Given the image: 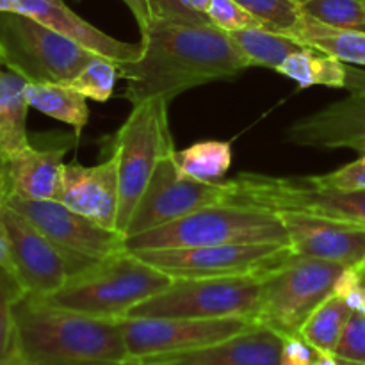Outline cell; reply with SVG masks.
I'll list each match as a JSON object with an SVG mask.
<instances>
[{"label": "cell", "instance_id": "6da1fadb", "mask_svg": "<svg viewBox=\"0 0 365 365\" xmlns=\"http://www.w3.org/2000/svg\"><path fill=\"white\" fill-rule=\"evenodd\" d=\"M141 45L138 59L120 64V78L127 82L123 96L132 106L152 98L171 102L189 89L248 70L228 32L212 24L152 21Z\"/></svg>", "mask_w": 365, "mask_h": 365}, {"label": "cell", "instance_id": "60d3db41", "mask_svg": "<svg viewBox=\"0 0 365 365\" xmlns=\"http://www.w3.org/2000/svg\"><path fill=\"white\" fill-rule=\"evenodd\" d=\"M312 365H341V360L334 353H317Z\"/></svg>", "mask_w": 365, "mask_h": 365}, {"label": "cell", "instance_id": "5b68a950", "mask_svg": "<svg viewBox=\"0 0 365 365\" xmlns=\"http://www.w3.org/2000/svg\"><path fill=\"white\" fill-rule=\"evenodd\" d=\"M232 203L273 212H298L365 228V189L346 191L314 177H274L245 171L232 178Z\"/></svg>", "mask_w": 365, "mask_h": 365}, {"label": "cell", "instance_id": "4fadbf2b", "mask_svg": "<svg viewBox=\"0 0 365 365\" xmlns=\"http://www.w3.org/2000/svg\"><path fill=\"white\" fill-rule=\"evenodd\" d=\"M13 257V271L27 294L50 296L68 278L95 260L77 259L50 241L27 217L6 203L2 209Z\"/></svg>", "mask_w": 365, "mask_h": 365}, {"label": "cell", "instance_id": "7bdbcfd3", "mask_svg": "<svg viewBox=\"0 0 365 365\" xmlns=\"http://www.w3.org/2000/svg\"><path fill=\"white\" fill-rule=\"evenodd\" d=\"M14 0H0V13H13Z\"/></svg>", "mask_w": 365, "mask_h": 365}, {"label": "cell", "instance_id": "ffe728a7", "mask_svg": "<svg viewBox=\"0 0 365 365\" xmlns=\"http://www.w3.org/2000/svg\"><path fill=\"white\" fill-rule=\"evenodd\" d=\"M64 148L41 150L25 146L7 159L11 196L24 200H56L63 173Z\"/></svg>", "mask_w": 365, "mask_h": 365}, {"label": "cell", "instance_id": "52a82bcc", "mask_svg": "<svg viewBox=\"0 0 365 365\" xmlns=\"http://www.w3.org/2000/svg\"><path fill=\"white\" fill-rule=\"evenodd\" d=\"M344 266L289 253L262 274V296L255 321L282 337L296 335L317 305L334 294Z\"/></svg>", "mask_w": 365, "mask_h": 365}, {"label": "cell", "instance_id": "4dcf8cb0", "mask_svg": "<svg viewBox=\"0 0 365 365\" xmlns=\"http://www.w3.org/2000/svg\"><path fill=\"white\" fill-rule=\"evenodd\" d=\"M246 11L259 18L266 29L274 32H285L294 27L296 21L302 18V6L292 0H235Z\"/></svg>", "mask_w": 365, "mask_h": 365}, {"label": "cell", "instance_id": "f6af8a7d", "mask_svg": "<svg viewBox=\"0 0 365 365\" xmlns=\"http://www.w3.org/2000/svg\"><path fill=\"white\" fill-rule=\"evenodd\" d=\"M341 360V359H339ZM341 365H365V364H359V362H348V360H341Z\"/></svg>", "mask_w": 365, "mask_h": 365}, {"label": "cell", "instance_id": "4316f807", "mask_svg": "<svg viewBox=\"0 0 365 365\" xmlns=\"http://www.w3.org/2000/svg\"><path fill=\"white\" fill-rule=\"evenodd\" d=\"M349 307L337 294H330L316 307L299 328L298 335L317 353H334L348 321Z\"/></svg>", "mask_w": 365, "mask_h": 365}, {"label": "cell", "instance_id": "d6986e66", "mask_svg": "<svg viewBox=\"0 0 365 365\" xmlns=\"http://www.w3.org/2000/svg\"><path fill=\"white\" fill-rule=\"evenodd\" d=\"M282 344L284 337L278 331L255 323L248 330L207 348L138 360L168 365H280Z\"/></svg>", "mask_w": 365, "mask_h": 365}, {"label": "cell", "instance_id": "7a4b0ae2", "mask_svg": "<svg viewBox=\"0 0 365 365\" xmlns=\"http://www.w3.org/2000/svg\"><path fill=\"white\" fill-rule=\"evenodd\" d=\"M14 365H120L128 359L120 319L59 309L25 294L14 307Z\"/></svg>", "mask_w": 365, "mask_h": 365}, {"label": "cell", "instance_id": "7dc6e473", "mask_svg": "<svg viewBox=\"0 0 365 365\" xmlns=\"http://www.w3.org/2000/svg\"><path fill=\"white\" fill-rule=\"evenodd\" d=\"M360 269H362V274H364V280H365V266H364V267H360Z\"/></svg>", "mask_w": 365, "mask_h": 365}, {"label": "cell", "instance_id": "2e32d148", "mask_svg": "<svg viewBox=\"0 0 365 365\" xmlns=\"http://www.w3.org/2000/svg\"><path fill=\"white\" fill-rule=\"evenodd\" d=\"M287 143L309 148H351L365 152V86L323 109L292 121Z\"/></svg>", "mask_w": 365, "mask_h": 365}, {"label": "cell", "instance_id": "8992f818", "mask_svg": "<svg viewBox=\"0 0 365 365\" xmlns=\"http://www.w3.org/2000/svg\"><path fill=\"white\" fill-rule=\"evenodd\" d=\"M168 103L164 98L135 103L113 139V155L116 157L120 182L116 230L123 235L157 164L175 152Z\"/></svg>", "mask_w": 365, "mask_h": 365}, {"label": "cell", "instance_id": "cb8c5ba5", "mask_svg": "<svg viewBox=\"0 0 365 365\" xmlns=\"http://www.w3.org/2000/svg\"><path fill=\"white\" fill-rule=\"evenodd\" d=\"M29 106L57 121L71 125L75 135H81L89 120L88 98L66 84L56 82H27Z\"/></svg>", "mask_w": 365, "mask_h": 365}, {"label": "cell", "instance_id": "8d00e7d4", "mask_svg": "<svg viewBox=\"0 0 365 365\" xmlns=\"http://www.w3.org/2000/svg\"><path fill=\"white\" fill-rule=\"evenodd\" d=\"M316 356V349L309 342L303 341L298 334L284 337L280 365H312Z\"/></svg>", "mask_w": 365, "mask_h": 365}, {"label": "cell", "instance_id": "836d02e7", "mask_svg": "<svg viewBox=\"0 0 365 365\" xmlns=\"http://www.w3.org/2000/svg\"><path fill=\"white\" fill-rule=\"evenodd\" d=\"M334 294L342 298L349 310L365 312V280L360 267H344L341 277L337 278Z\"/></svg>", "mask_w": 365, "mask_h": 365}, {"label": "cell", "instance_id": "5bb4252c", "mask_svg": "<svg viewBox=\"0 0 365 365\" xmlns=\"http://www.w3.org/2000/svg\"><path fill=\"white\" fill-rule=\"evenodd\" d=\"M7 203L77 259L102 260L125 250L123 234L93 223L57 200H24L9 195Z\"/></svg>", "mask_w": 365, "mask_h": 365}, {"label": "cell", "instance_id": "ee69618b", "mask_svg": "<svg viewBox=\"0 0 365 365\" xmlns=\"http://www.w3.org/2000/svg\"><path fill=\"white\" fill-rule=\"evenodd\" d=\"M120 365H168V364H157V362H145V360L138 359H127L123 364Z\"/></svg>", "mask_w": 365, "mask_h": 365}, {"label": "cell", "instance_id": "681fc988", "mask_svg": "<svg viewBox=\"0 0 365 365\" xmlns=\"http://www.w3.org/2000/svg\"><path fill=\"white\" fill-rule=\"evenodd\" d=\"M0 365H6V364H0Z\"/></svg>", "mask_w": 365, "mask_h": 365}, {"label": "cell", "instance_id": "d590c367", "mask_svg": "<svg viewBox=\"0 0 365 365\" xmlns=\"http://www.w3.org/2000/svg\"><path fill=\"white\" fill-rule=\"evenodd\" d=\"M152 21H182V24H210L203 14L187 9L180 0H148Z\"/></svg>", "mask_w": 365, "mask_h": 365}, {"label": "cell", "instance_id": "f546056e", "mask_svg": "<svg viewBox=\"0 0 365 365\" xmlns=\"http://www.w3.org/2000/svg\"><path fill=\"white\" fill-rule=\"evenodd\" d=\"M302 11L330 27L365 32V0H310Z\"/></svg>", "mask_w": 365, "mask_h": 365}, {"label": "cell", "instance_id": "f35d334b", "mask_svg": "<svg viewBox=\"0 0 365 365\" xmlns=\"http://www.w3.org/2000/svg\"><path fill=\"white\" fill-rule=\"evenodd\" d=\"M125 6L130 9V13L134 14L135 21H138L139 32H146L148 27L152 25V13H150L148 0H121Z\"/></svg>", "mask_w": 365, "mask_h": 365}, {"label": "cell", "instance_id": "ab89813d", "mask_svg": "<svg viewBox=\"0 0 365 365\" xmlns=\"http://www.w3.org/2000/svg\"><path fill=\"white\" fill-rule=\"evenodd\" d=\"M182 4H184L187 9L195 11V13L198 14H203V16H207V9H209L210 6V0H180Z\"/></svg>", "mask_w": 365, "mask_h": 365}, {"label": "cell", "instance_id": "7c38bea8", "mask_svg": "<svg viewBox=\"0 0 365 365\" xmlns=\"http://www.w3.org/2000/svg\"><path fill=\"white\" fill-rule=\"evenodd\" d=\"M248 317L185 319V317H121L128 359L195 351L234 337L255 324Z\"/></svg>", "mask_w": 365, "mask_h": 365}, {"label": "cell", "instance_id": "b9f144b4", "mask_svg": "<svg viewBox=\"0 0 365 365\" xmlns=\"http://www.w3.org/2000/svg\"><path fill=\"white\" fill-rule=\"evenodd\" d=\"M9 184V175H7V160L0 153V187Z\"/></svg>", "mask_w": 365, "mask_h": 365}, {"label": "cell", "instance_id": "74e56055", "mask_svg": "<svg viewBox=\"0 0 365 365\" xmlns=\"http://www.w3.org/2000/svg\"><path fill=\"white\" fill-rule=\"evenodd\" d=\"M9 195H11L9 184L2 185V187H0V266L13 269V257H11L9 235H7V228H6V225H4V217H2V209H4V205L7 203Z\"/></svg>", "mask_w": 365, "mask_h": 365}, {"label": "cell", "instance_id": "484cf974", "mask_svg": "<svg viewBox=\"0 0 365 365\" xmlns=\"http://www.w3.org/2000/svg\"><path fill=\"white\" fill-rule=\"evenodd\" d=\"M175 166L178 175L198 182H217L232 166V143L202 141L189 148L175 150Z\"/></svg>", "mask_w": 365, "mask_h": 365}, {"label": "cell", "instance_id": "8fae6325", "mask_svg": "<svg viewBox=\"0 0 365 365\" xmlns=\"http://www.w3.org/2000/svg\"><path fill=\"white\" fill-rule=\"evenodd\" d=\"M173 153L157 164L145 192L132 212L125 237L163 227L203 207L232 203L234 191L230 180L198 182L182 177L175 166Z\"/></svg>", "mask_w": 365, "mask_h": 365}, {"label": "cell", "instance_id": "c3c4849f", "mask_svg": "<svg viewBox=\"0 0 365 365\" xmlns=\"http://www.w3.org/2000/svg\"><path fill=\"white\" fill-rule=\"evenodd\" d=\"M0 64H2V59H0ZM2 66H4V64H2Z\"/></svg>", "mask_w": 365, "mask_h": 365}, {"label": "cell", "instance_id": "f1b7e54d", "mask_svg": "<svg viewBox=\"0 0 365 365\" xmlns=\"http://www.w3.org/2000/svg\"><path fill=\"white\" fill-rule=\"evenodd\" d=\"M118 78H120V63L93 53L86 66L70 82H66V86L86 98L107 102L113 96Z\"/></svg>", "mask_w": 365, "mask_h": 365}, {"label": "cell", "instance_id": "277c9868", "mask_svg": "<svg viewBox=\"0 0 365 365\" xmlns=\"http://www.w3.org/2000/svg\"><path fill=\"white\" fill-rule=\"evenodd\" d=\"M246 242L289 245V235L280 214L234 203L203 207L163 227L125 237V250L135 253Z\"/></svg>", "mask_w": 365, "mask_h": 365}, {"label": "cell", "instance_id": "83f0119b", "mask_svg": "<svg viewBox=\"0 0 365 365\" xmlns=\"http://www.w3.org/2000/svg\"><path fill=\"white\" fill-rule=\"evenodd\" d=\"M27 294L13 269L0 266V364L14 365L16 319L14 307Z\"/></svg>", "mask_w": 365, "mask_h": 365}, {"label": "cell", "instance_id": "603a6c76", "mask_svg": "<svg viewBox=\"0 0 365 365\" xmlns=\"http://www.w3.org/2000/svg\"><path fill=\"white\" fill-rule=\"evenodd\" d=\"M305 46L323 50L344 63L365 68V32L330 27L303 13L294 27L285 32Z\"/></svg>", "mask_w": 365, "mask_h": 365}, {"label": "cell", "instance_id": "d4e9b609", "mask_svg": "<svg viewBox=\"0 0 365 365\" xmlns=\"http://www.w3.org/2000/svg\"><path fill=\"white\" fill-rule=\"evenodd\" d=\"M228 36L241 52L248 68L262 66L277 71L289 56L305 46L291 36L269 29H245L228 32Z\"/></svg>", "mask_w": 365, "mask_h": 365}, {"label": "cell", "instance_id": "9c48e42d", "mask_svg": "<svg viewBox=\"0 0 365 365\" xmlns=\"http://www.w3.org/2000/svg\"><path fill=\"white\" fill-rule=\"evenodd\" d=\"M93 53L41 21L20 13H0V59L27 82L66 84Z\"/></svg>", "mask_w": 365, "mask_h": 365}, {"label": "cell", "instance_id": "e575fe53", "mask_svg": "<svg viewBox=\"0 0 365 365\" xmlns=\"http://www.w3.org/2000/svg\"><path fill=\"white\" fill-rule=\"evenodd\" d=\"M321 184L331 185L337 189H346V191H356V189H365V152L360 153L359 159L339 170L330 171L324 175H314Z\"/></svg>", "mask_w": 365, "mask_h": 365}, {"label": "cell", "instance_id": "7402d4cb", "mask_svg": "<svg viewBox=\"0 0 365 365\" xmlns=\"http://www.w3.org/2000/svg\"><path fill=\"white\" fill-rule=\"evenodd\" d=\"M27 81L11 70H2L0 64V153L11 159L29 146Z\"/></svg>", "mask_w": 365, "mask_h": 365}, {"label": "cell", "instance_id": "44dd1931", "mask_svg": "<svg viewBox=\"0 0 365 365\" xmlns=\"http://www.w3.org/2000/svg\"><path fill=\"white\" fill-rule=\"evenodd\" d=\"M277 71L298 82L302 89L327 86L353 91L365 86V71L351 68L344 61L312 46H303L302 50L289 56Z\"/></svg>", "mask_w": 365, "mask_h": 365}, {"label": "cell", "instance_id": "ba28073f", "mask_svg": "<svg viewBox=\"0 0 365 365\" xmlns=\"http://www.w3.org/2000/svg\"><path fill=\"white\" fill-rule=\"evenodd\" d=\"M262 296V274L220 278H173L159 294L139 303L125 317L255 319Z\"/></svg>", "mask_w": 365, "mask_h": 365}, {"label": "cell", "instance_id": "bcb514c9", "mask_svg": "<svg viewBox=\"0 0 365 365\" xmlns=\"http://www.w3.org/2000/svg\"><path fill=\"white\" fill-rule=\"evenodd\" d=\"M292 2H296L298 6H305V4L310 2V0H292Z\"/></svg>", "mask_w": 365, "mask_h": 365}, {"label": "cell", "instance_id": "3957f363", "mask_svg": "<svg viewBox=\"0 0 365 365\" xmlns=\"http://www.w3.org/2000/svg\"><path fill=\"white\" fill-rule=\"evenodd\" d=\"M171 282L170 274L123 250L95 260L71 274L59 291L38 298L86 316L121 319L139 303L164 291Z\"/></svg>", "mask_w": 365, "mask_h": 365}, {"label": "cell", "instance_id": "e0dca14e", "mask_svg": "<svg viewBox=\"0 0 365 365\" xmlns=\"http://www.w3.org/2000/svg\"><path fill=\"white\" fill-rule=\"evenodd\" d=\"M56 200L93 223L116 230L120 207L116 157L110 153L96 166L64 164Z\"/></svg>", "mask_w": 365, "mask_h": 365}, {"label": "cell", "instance_id": "1f68e13d", "mask_svg": "<svg viewBox=\"0 0 365 365\" xmlns=\"http://www.w3.org/2000/svg\"><path fill=\"white\" fill-rule=\"evenodd\" d=\"M207 18L212 25L225 32L245 31V29H266V25L246 11L235 0H210Z\"/></svg>", "mask_w": 365, "mask_h": 365}, {"label": "cell", "instance_id": "ac0fdd59", "mask_svg": "<svg viewBox=\"0 0 365 365\" xmlns=\"http://www.w3.org/2000/svg\"><path fill=\"white\" fill-rule=\"evenodd\" d=\"M13 13L34 18L71 41L78 43L91 53L103 56L120 64L135 61L143 52L141 41L125 43L106 34L78 16L63 0H14Z\"/></svg>", "mask_w": 365, "mask_h": 365}, {"label": "cell", "instance_id": "d6a6232c", "mask_svg": "<svg viewBox=\"0 0 365 365\" xmlns=\"http://www.w3.org/2000/svg\"><path fill=\"white\" fill-rule=\"evenodd\" d=\"M334 355L348 362L365 364V312L351 310Z\"/></svg>", "mask_w": 365, "mask_h": 365}, {"label": "cell", "instance_id": "9a60e30c", "mask_svg": "<svg viewBox=\"0 0 365 365\" xmlns=\"http://www.w3.org/2000/svg\"><path fill=\"white\" fill-rule=\"evenodd\" d=\"M294 255L328 260L344 267L365 266V228L344 221L282 212Z\"/></svg>", "mask_w": 365, "mask_h": 365}, {"label": "cell", "instance_id": "30bf717a", "mask_svg": "<svg viewBox=\"0 0 365 365\" xmlns=\"http://www.w3.org/2000/svg\"><path fill=\"white\" fill-rule=\"evenodd\" d=\"M289 253L291 246L285 242H246L202 248L152 250L135 252V255L171 278H220L264 274L280 264Z\"/></svg>", "mask_w": 365, "mask_h": 365}]
</instances>
